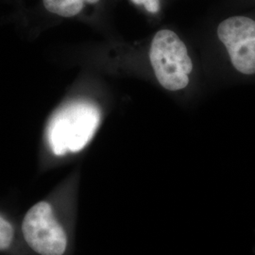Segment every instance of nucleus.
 <instances>
[{
	"mask_svg": "<svg viewBox=\"0 0 255 255\" xmlns=\"http://www.w3.org/2000/svg\"><path fill=\"white\" fill-rule=\"evenodd\" d=\"M101 120V110L87 101H76L59 110L47 128L48 144L55 155L79 152L95 135Z\"/></svg>",
	"mask_w": 255,
	"mask_h": 255,
	"instance_id": "obj_1",
	"label": "nucleus"
},
{
	"mask_svg": "<svg viewBox=\"0 0 255 255\" xmlns=\"http://www.w3.org/2000/svg\"><path fill=\"white\" fill-rule=\"evenodd\" d=\"M22 235L38 255H63L67 247L65 232L46 201L38 202L27 211L22 222Z\"/></svg>",
	"mask_w": 255,
	"mask_h": 255,
	"instance_id": "obj_3",
	"label": "nucleus"
},
{
	"mask_svg": "<svg viewBox=\"0 0 255 255\" xmlns=\"http://www.w3.org/2000/svg\"><path fill=\"white\" fill-rule=\"evenodd\" d=\"M14 229L9 220L0 215V252H4L12 245Z\"/></svg>",
	"mask_w": 255,
	"mask_h": 255,
	"instance_id": "obj_6",
	"label": "nucleus"
},
{
	"mask_svg": "<svg viewBox=\"0 0 255 255\" xmlns=\"http://www.w3.org/2000/svg\"><path fill=\"white\" fill-rule=\"evenodd\" d=\"M100 0H43L46 10L62 16L73 17L79 14L85 4H96Z\"/></svg>",
	"mask_w": 255,
	"mask_h": 255,
	"instance_id": "obj_5",
	"label": "nucleus"
},
{
	"mask_svg": "<svg viewBox=\"0 0 255 255\" xmlns=\"http://www.w3.org/2000/svg\"><path fill=\"white\" fill-rule=\"evenodd\" d=\"M149 60L159 83L168 91H179L189 84L193 63L187 47L174 31L156 32L149 50Z\"/></svg>",
	"mask_w": 255,
	"mask_h": 255,
	"instance_id": "obj_2",
	"label": "nucleus"
},
{
	"mask_svg": "<svg viewBox=\"0 0 255 255\" xmlns=\"http://www.w3.org/2000/svg\"><path fill=\"white\" fill-rule=\"evenodd\" d=\"M137 5H143L150 12H157L160 8L159 0H131Z\"/></svg>",
	"mask_w": 255,
	"mask_h": 255,
	"instance_id": "obj_7",
	"label": "nucleus"
},
{
	"mask_svg": "<svg viewBox=\"0 0 255 255\" xmlns=\"http://www.w3.org/2000/svg\"><path fill=\"white\" fill-rule=\"evenodd\" d=\"M217 33L230 61L239 73L255 75V20L236 15L221 21Z\"/></svg>",
	"mask_w": 255,
	"mask_h": 255,
	"instance_id": "obj_4",
	"label": "nucleus"
}]
</instances>
